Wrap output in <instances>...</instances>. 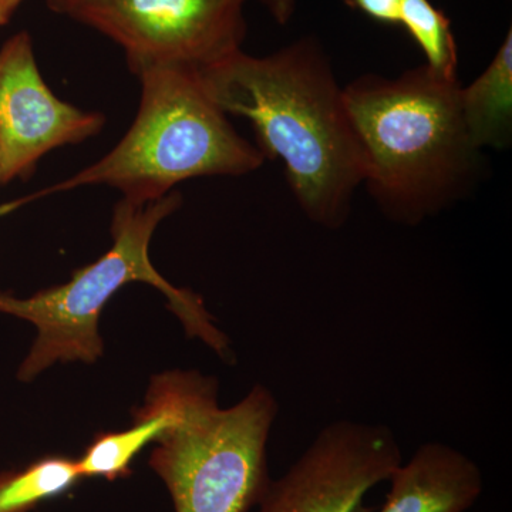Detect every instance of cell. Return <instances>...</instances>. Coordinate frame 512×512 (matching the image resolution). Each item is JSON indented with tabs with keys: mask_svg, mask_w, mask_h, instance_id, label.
<instances>
[{
	"mask_svg": "<svg viewBox=\"0 0 512 512\" xmlns=\"http://www.w3.org/2000/svg\"><path fill=\"white\" fill-rule=\"evenodd\" d=\"M175 421V413L167 394L151 379L146 403L136 412L130 429L96 436L82 457L77 460L83 478H104L107 481L130 477L131 464L144 447L157 441Z\"/></svg>",
	"mask_w": 512,
	"mask_h": 512,
	"instance_id": "11",
	"label": "cell"
},
{
	"mask_svg": "<svg viewBox=\"0 0 512 512\" xmlns=\"http://www.w3.org/2000/svg\"><path fill=\"white\" fill-rule=\"evenodd\" d=\"M0 185H2V173H0Z\"/></svg>",
	"mask_w": 512,
	"mask_h": 512,
	"instance_id": "17",
	"label": "cell"
},
{
	"mask_svg": "<svg viewBox=\"0 0 512 512\" xmlns=\"http://www.w3.org/2000/svg\"><path fill=\"white\" fill-rule=\"evenodd\" d=\"M402 463L399 440L386 424L332 421L272 480L258 512H367L366 495Z\"/></svg>",
	"mask_w": 512,
	"mask_h": 512,
	"instance_id": "7",
	"label": "cell"
},
{
	"mask_svg": "<svg viewBox=\"0 0 512 512\" xmlns=\"http://www.w3.org/2000/svg\"><path fill=\"white\" fill-rule=\"evenodd\" d=\"M387 481L379 512H467L484 493L480 466L443 441L421 444Z\"/></svg>",
	"mask_w": 512,
	"mask_h": 512,
	"instance_id": "9",
	"label": "cell"
},
{
	"mask_svg": "<svg viewBox=\"0 0 512 512\" xmlns=\"http://www.w3.org/2000/svg\"><path fill=\"white\" fill-rule=\"evenodd\" d=\"M279 25L291 22L299 0H259Z\"/></svg>",
	"mask_w": 512,
	"mask_h": 512,
	"instance_id": "15",
	"label": "cell"
},
{
	"mask_svg": "<svg viewBox=\"0 0 512 512\" xmlns=\"http://www.w3.org/2000/svg\"><path fill=\"white\" fill-rule=\"evenodd\" d=\"M461 84L416 67L343 89L365 183L390 221L417 227L473 192L484 173L460 106Z\"/></svg>",
	"mask_w": 512,
	"mask_h": 512,
	"instance_id": "2",
	"label": "cell"
},
{
	"mask_svg": "<svg viewBox=\"0 0 512 512\" xmlns=\"http://www.w3.org/2000/svg\"><path fill=\"white\" fill-rule=\"evenodd\" d=\"M247 0H46L124 50L134 74L157 67L201 73L241 50Z\"/></svg>",
	"mask_w": 512,
	"mask_h": 512,
	"instance_id": "6",
	"label": "cell"
},
{
	"mask_svg": "<svg viewBox=\"0 0 512 512\" xmlns=\"http://www.w3.org/2000/svg\"><path fill=\"white\" fill-rule=\"evenodd\" d=\"M181 202L175 191L151 201L123 198L114 207L113 245L97 261L74 272L66 284L26 299L0 292V313L28 320L37 329L35 343L19 367V380L30 382L57 362H96L103 355L100 313L123 286L133 282L163 292L188 336L200 338L222 357L228 355L227 336L215 326L200 296L175 288L151 262V238Z\"/></svg>",
	"mask_w": 512,
	"mask_h": 512,
	"instance_id": "4",
	"label": "cell"
},
{
	"mask_svg": "<svg viewBox=\"0 0 512 512\" xmlns=\"http://www.w3.org/2000/svg\"><path fill=\"white\" fill-rule=\"evenodd\" d=\"M350 9L359 10L367 18L382 25H400V0H343Z\"/></svg>",
	"mask_w": 512,
	"mask_h": 512,
	"instance_id": "14",
	"label": "cell"
},
{
	"mask_svg": "<svg viewBox=\"0 0 512 512\" xmlns=\"http://www.w3.org/2000/svg\"><path fill=\"white\" fill-rule=\"evenodd\" d=\"M137 77L140 107L120 143L73 177L6 204L0 214L87 185H109L128 200H158L191 178L244 175L265 163L205 92L200 73L157 67Z\"/></svg>",
	"mask_w": 512,
	"mask_h": 512,
	"instance_id": "3",
	"label": "cell"
},
{
	"mask_svg": "<svg viewBox=\"0 0 512 512\" xmlns=\"http://www.w3.org/2000/svg\"><path fill=\"white\" fill-rule=\"evenodd\" d=\"M77 460L45 456L28 466L0 473V512H32L70 493L80 481Z\"/></svg>",
	"mask_w": 512,
	"mask_h": 512,
	"instance_id": "12",
	"label": "cell"
},
{
	"mask_svg": "<svg viewBox=\"0 0 512 512\" xmlns=\"http://www.w3.org/2000/svg\"><path fill=\"white\" fill-rule=\"evenodd\" d=\"M106 126L100 111L67 103L47 86L32 37L16 33L0 47V173L2 185L28 180L50 151L76 146Z\"/></svg>",
	"mask_w": 512,
	"mask_h": 512,
	"instance_id": "8",
	"label": "cell"
},
{
	"mask_svg": "<svg viewBox=\"0 0 512 512\" xmlns=\"http://www.w3.org/2000/svg\"><path fill=\"white\" fill-rule=\"evenodd\" d=\"M200 79L227 116L251 123L265 158L282 161L306 217L342 228L365 165L345 94L318 40L305 37L265 57L238 50Z\"/></svg>",
	"mask_w": 512,
	"mask_h": 512,
	"instance_id": "1",
	"label": "cell"
},
{
	"mask_svg": "<svg viewBox=\"0 0 512 512\" xmlns=\"http://www.w3.org/2000/svg\"><path fill=\"white\" fill-rule=\"evenodd\" d=\"M175 421L158 437L150 466L170 491L175 512H249L272 483L268 443L278 400L262 384L228 409L218 382L200 372L154 376Z\"/></svg>",
	"mask_w": 512,
	"mask_h": 512,
	"instance_id": "5",
	"label": "cell"
},
{
	"mask_svg": "<svg viewBox=\"0 0 512 512\" xmlns=\"http://www.w3.org/2000/svg\"><path fill=\"white\" fill-rule=\"evenodd\" d=\"M400 25L426 56L431 72L458 79V53L450 19L430 0H400Z\"/></svg>",
	"mask_w": 512,
	"mask_h": 512,
	"instance_id": "13",
	"label": "cell"
},
{
	"mask_svg": "<svg viewBox=\"0 0 512 512\" xmlns=\"http://www.w3.org/2000/svg\"><path fill=\"white\" fill-rule=\"evenodd\" d=\"M460 106L474 146L503 150L512 140V32L476 82L461 86Z\"/></svg>",
	"mask_w": 512,
	"mask_h": 512,
	"instance_id": "10",
	"label": "cell"
},
{
	"mask_svg": "<svg viewBox=\"0 0 512 512\" xmlns=\"http://www.w3.org/2000/svg\"><path fill=\"white\" fill-rule=\"evenodd\" d=\"M23 0H0V26H6L12 20Z\"/></svg>",
	"mask_w": 512,
	"mask_h": 512,
	"instance_id": "16",
	"label": "cell"
}]
</instances>
